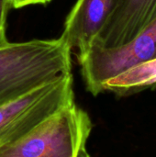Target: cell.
Segmentation results:
<instances>
[{
	"mask_svg": "<svg viewBox=\"0 0 156 157\" xmlns=\"http://www.w3.org/2000/svg\"><path fill=\"white\" fill-rule=\"evenodd\" d=\"M72 49L62 38L8 42L0 48V105L72 73Z\"/></svg>",
	"mask_w": 156,
	"mask_h": 157,
	"instance_id": "obj_1",
	"label": "cell"
},
{
	"mask_svg": "<svg viewBox=\"0 0 156 157\" xmlns=\"http://www.w3.org/2000/svg\"><path fill=\"white\" fill-rule=\"evenodd\" d=\"M93 123L75 102L46 119L22 138L0 148V157H91L86 143Z\"/></svg>",
	"mask_w": 156,
	"mask_h": 157,
	"instance_id": "obj_2",
	"label": "cell"
},
{
	"mask_svg": "<svg viewBox=\"0 0 156 157\" xmlns=\"http://www.w3.org/2000/svg\"><path fill=\"white\" fill-rule=\"evenodd\" d=\"M74 102V79L72 73H68L0 105V148L22 138L55 112Z\"/></svg>",
	"mask_w": 156,
	"mask_h": 157,
	"instance_id": "obj_3",
	"label": "cell"
},
{
	"mask_svg": "<svg viewBox=\"0 0 156 157\" xmlns=\"http://www.w3.org/2000/svg\"><path fill=\"white\" fill-rule=\"evenodd\" d=\"M156 59V17L124 45L106 48L93 43L77 61L86 90L97 97L109 79Z\"/></svg>",
	"mask_w": 156,
	"mask_h": 157,
	"instance_id": "obj_4",
	"label": "cell"
},
{
	"mask_svg": "<svg viewBox=\"0 0 156 157\" xmlns=\"http://www.w3.org/2000/svg\"><path fill=\"white\" fill-rule=\"evenodd\" d=\"M120 0H77L63 24L61 37L76 49V58L85 55L117 7Z\"/></svg>",
	"mask_w": 156,
	"mask_h": 157,
	"instance_id": "obj_5",
	"label": "cell"
},
{
	"mask_svg": "<svg viewBox=\"0 0 156 157\" xmlns=\"http://www.w3.org/2000/svg\"><path fill=\"white\" fill-rule=\"evenodd\" d=\"M156 17V0H120L94 43L118 47L132 40Z\"/></svg>",
	"mask_w": 156,
	"mask_h": 157,
	"instance_id": "obj_6",
	"label": "cell"
},
{
	"mask_svg": "<svg viewBox=\"0 0 156 157\" xmlns=\"http://www.w3.org/2000/svg\"><path fill=\"white\" fill-rule=\"evenodd\" d=\"M154 88H156V59L132 67L103 85L104 92H111L117 97H129Z\"/></svg>",
	"mask_w": 156,
	"mask_h": 157,
	"instance_id": "obj_7",
	"label": "cell"
},
{
	"mask_svg": "<svg viewBox=\"0 0 156 157\" xmlns=\"http://www.w3.org/2000/svg\"><path fill=\"white\" fill-rule=\"evenodd\" d=\"M10 8H11L10 0H0V48L9 42L6 38V25L7 14Z\"/></svg>",
	"mask_w": 156,
	"mask_h": 157,
	"instance_id": "obj_8",
	"label": "cell"
},
{
	"mask_svg": "<svg viewBox=\"0 0 156 157\" xmlns=\"http://www.w3.org/2000/svg\"><path fill=\"white\" fill-rule=\"evenodd\" d=\"M51 0H10L11 7L21 8L31 5H46Z\"/></svg>",
	"mask_w": 156,
	"mask_h": 157,
	"instance_id": "obj_9",
	"label": "cell"
}]
</instances>
